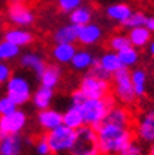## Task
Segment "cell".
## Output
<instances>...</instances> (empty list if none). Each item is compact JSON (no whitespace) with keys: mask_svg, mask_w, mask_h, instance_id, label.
Segmentation results:
<instances>
[{"mask_svg":"<svg viewBox=\"0 0 154 155\" xmlns=\"http://www.w3.org/2000/svg\"><path fill=\"white\" fill-rule=\"evenodd\" d=\"M108 124H113L119 127H129L132 123V114L130 111L123 106H113L106 116L105 121Z\"/></svg>","mask_w":154,"mask_h":155,"instance_id":"4fadbf2b","label":"cell"},{"mask_svg":"<svg viewBox=\"0 0 154 155\" xmlns=\"http://www.w3.org/2000/svg\"><path fill=\"white\" fill-rule=\"evenodd\" d=\"M86 100L85 97V94L82 93L79 89L77 90H74L72 94H71V103H72V106H78V107H81L82 104H84V102Z\"/></svg>","mask_w":154,"mask_h":155,"instance_id":"d590c367","label":"cell"},{"mask_svg":"<svg viewBox=\"0 0 154 155\" xmlns=\"http://www.w3.org/2000/svg\"><path fill=\"white\" fill-rule=\"evenodd\" d=\"M136 135L143 143H154V109L144 111L136 123Z\"/></svg>","mask_w":154,"mask_h":155,"instance_id":"30bf717a","label":"cell"},{"mask_svg":"<svg viewBox=\"0 0 154 155\" xmlns=\"http://www.w3.org/2000/svg\"><path fill=\"white\" fill-rule=\"evenodd\" d=\"M20 64H21L23 68L31 69L38 78H41V75L44 74L45 66H47V64H45L44 59H43V58H41L38 54H36V52L24 54V55L21 57V59H20Z\"/></svg>","mask_w":154,"mask_h":155,"instance_id":"ac0fdd59","label":"cell"},{"mask_svg":"<svg viewBox=\"0 0 154 155\" xmlns=\"http://www.w3.org/2000/svg\"><path fill=\"white\" fill-rule=\"evenodd\" d=\"M79 28L75 24H67L62 25L54 33L53 40L55 44H74L75 41H78V35H79Z\"/></svg>","mask_w":154,"mask_h":155,"instance_id":"9a60e30c","label":"cell"},{"mask_svg":"<svg viewBox=\"0 0 154 155\" xmlns=\"http://www.w3.org/2000/svg\"><path fill=\"white\" fill-rule=\"evenodd\" d=\"M16 110H17V104L9 96H2L0 97V114L7 116L14 113Z\"/></svg>","mask_w":154,"mask_h":155,"instance_id":"1f68e13d","label":"cell"},{"mask_svg":"<svg viewBox=\"0 0 154 155\" xmlns=\"http://www.w3.org/2000/svg\"><path fill=\"white\" fill-rule=\"evenodd\" d=\"M4 41L16 44L17 47H26L34 41V35L31 34V31L24 28H9L4 33Z\"/></svg>","mask_w":154,"mask_h":155,"instance_id":"2e32d148","label":"cell"},{"mask_svg":"<svg viewBox=\"0 0 154 155\" xmlns=\"http://www.w3.org/2000/svg\"><path fill=\"white\" fill-rule=\"evenodd\" d=\"M132 13H133L132 7L126 3H115L108 6V8H106V16L119 24H123L132 16Z\"/></svg>","mask_w":154,"mask_h":155,"instance_id":"7402d4cb","label":"cell"},{"mask_svg":"<svg viewBox=\"0 0 154 155\" xmlns=\"http://www.w3.org/2000/svg\"><path fill=\"white\" fill-rule=\"evenodd\" d=\"M99 155H101V154H99Z\"/></svg>","mask_w":154,"mask_h":155,"instance_id":"f6af8a7d","label":"cell"},{"mask_svg":"<svg viewBox=\"0 0 154 155\" xmlns=\"http://www.w3.org/2000/svg\"><path fill=\"white\" fill-rule=\"evenodd\" d=\"M98 65L101 66L106 74H109L110 76H112L115 72H118L119 69L125 68V66L122 65V62H120V58H119L118 52H113V51L105 52L101 58H98Z\"/></svg>","mask_w":154,"mask_h":155,"instance_id":"d6986e66","label":"cell"},{"mask_svg":"<svg viewBox=\"0 0 154 155\" xmlns=\"http://www.w3.org/2000/svg\"><path fill=\"white\" fill-rule=\"evenodd\" d=\"M0 49H2V58L3 59H13L20 52V47H17L16 44H12L9 41L0 42Z\"/></svg>","mask_w":154,"mask_h":155,"instance_id":"4dcf8cb0","label":"cell"},{"mask_svg":"<svg viewBox=\"0 0 154 155\" xmlns=\"http://www.w3.org/2000/svg\"><path fill=\"white\" fill-rule=\"evenodd\" d=\"M12 3H24L26 0H10Z\"/></svg>","mask_w":154,"mask_h":155,"instance_id":"b9f144b4","label":"cell"},{"mask_svg":"<svg viewBox=\"0 0 154 155\" xmlns=\"http://www.w3.org/2000/svg\"><path fill=\"white\" fill-rule=\"evenodd\" d=\"M132 83L137 97H143L147 90V72L142 68L132 71Z\"/></svg>","mask_w":154,"mask_h":155,"instance_id":"484cf974","label":"cell"},{"mask_svg":"<svg viewBox=\"0 0 154 155\" xmlns=\"http://www.w3.org/2000/svg\"><path fill=\"white\" fill-rule=\"evenodd\" d=\"M147 18L149 17L142 12H133L132 16L127 18V20L123 23V27L127 30H132V28H136V27H143V25L147 24Z\"/></svg>","mask_w":154,"mask_h":155,"instance_id":"f546056e","label":"cell"},{"mask_svg":"<svg viewBox=\"0 0 154 155\" xmlns=\"http://www.w3.org/2000/svg\"><path fill=\"white\" fill-rule=\"evenodd\" d=\"M147 49H149V54H150V57L154 58V40L150 41V44L147 45Z\"/></svg>","mask_w":154,"mask_h":155,"instance_id":"f35d334b","label":"cell"},{"mask_svg":"<svg viewBox=\"0 0 154 155\" xmlns=\"http://www.w3.org/2000/svg\"><path fill=\"white\" fill-rule=\"evenodd\" d=\"M101 155H119L133 141V131L129 127H119L102 123L96 128Z\"/></svg>","mask_w":154,"mask_h":155,"instance_id":"6da1fadb","label":"cell"},{"mask_svg":"<svg viewBox=\"0 0 154 155\" xmlns=\"http://www.w3.org/2000/svg\"><path fill=\"white\" fill-rule=\"evenodd\" d=\"M62 124L69 127V128H72V130H78V128H81L82 126H85L81 107L72 106V104H71V107L62 114Z\"/></svg>","mask_w":154,"mask_h":155,"instance_id":"cb8c5ba5","label":"cell"},{"mask_svg":"<svg viewBox=\"0 0 154 155\" xmlns=\"http://www.w3.org/2000/svg\"><path fill=\"white\" fill-rule=\"evenodd\" d=\"M0 116H2V114H0Z\"/></svg>","mask_w":154,"mask_h":155,"instance_id":"ee69618b","label":"cell"},{"mask_svg":"<svg viewBox=\"0 0 154 155\" xmlns=\"http://www.w3.org/2000/svg\"><path fill=\"white\" fill-rule=\"evenodd\" d=\"M82 4V0H58V8L62 13H72Z\"/></svg>","mask_w":154,"mask_h":155,"instance_id":"d6a6232c","label":"cell"},{"mask_svg":"<svg viewBox=\"0 0 154 155\" xmlns=\"http://www.w3.org/2000/svg\"><path fill=\"white\" fill-rule=\"evenodd\" d=\"M108 45H109L110 51H113V52H120L123 49L132 47L129 37L125 35V34H115V35H112L109 38V41H108Z\"/></svg>","mask_w":154,"mask_h":155,"instance_id":"f1b7e54d","label":"cell"},{"mask_svg":"<svg viewBox=\"0 0 154 155\" xmlns=\"http://www.w3.org/2000/svg\"><path fill=\"white\" fill-rule=\"evenodd\" d=\"M112 79H113L115 97L125 106L133 104L137 96L132 83V72L129 71V68H122L118 72H115L112 75Z\"/></svg>","mask_w":154,"mask_h":155,"instance_id":"3957f363","label":"cell"},{"mask_svg":"<svg viewBox=\"0 0 154 155\" xmlns=\"http://www.w3.org/2000/svg\"><path fill=\"white\" fill-rule=\"evenodd\" d=\"M34 145H36V151L38 155H51V148H50L48 141H47V134L41 135Z\"/></svg>","mask_w":154,"mask_h":155,"instance_id":"836d02e7","label":"cell"},{"mask_svg":"<svg viewBox=\"0 0 154 155\" xmlns=\"http://www.w3.org/2000/svg\"><path fill=\"white\" fill-rule=\"evenodd\" d=\"M62 76V71L57 64H48L45 66L44 74L41 75L40 81H41V86L48 87V89H54L55 86L60 83Z\"/></svg>","mask_w":154,"mask_h":155,"instance_id":"44dd1931","label":"cell"},{"mask_svg":"<svg viewBox=\"0 0 154 155\" xmlns=\"http://www.w3.org/2000/svg\"><path fill=\"white\" fill-rule=\"evenodd\" d=\"M27 123L24 111L17 109L14 113L7 116H0V137L7 134H19Z\"/></svg>","mask_w":154,"mask_h":155,"instance_id":"9c48e42d","label":"cell"},{"mask_svg":"<svg viewBox=\"0 0 154 155\" xmlns=\"http://www.w3.org/2000/svg\"><path fill=\"white\" fill-rule=\"evenodd\" d=\"M0 59H3V58H2V49H0Z\"/></svg>","mask_w":154,"mask_h":155,"instance_id":"7bdbcfd3","label":"cell"},{"mask_svg":"<svg viewBox=\"0 0 154 155\" xmlns=\"http://www.w3.org/2000/svg\"><path fill=\"white\" fill-rule=\"evenodd\" d=\"M47 141L51 148V154L60 155L72 150L74 144L77 141V130H72L67 126H60L55 130L48 131Z\"/></svg>","mask_w":154,"mask_h":155,"instance_id":"277c9868","label":"cell"},{"mask_svg":"<svg viewBox=\"0 0 154 155\" xmlns=\"http://www.w3.org/2000/svg\"><path fill=\"white\" fill-rule=\"evenodd\" d=\"M113 106L116 104H115V97L112 94H108L103 99H86L81 106L85 126H91L96 130L105 121L106 116Z\"/></svg>","mask_w":154,"mask_h":155,"instance_id":"7a4b0ae2","label":"cell"},{"mask_svg":"<svg viewBox=\"0 0 154 155\" xmlns=\"http://www.w3.org/2000/svg\"><path fill=\"white\" fill-rule=\"evenodd\" d=\"M147 155H154V143L151 144V147H150V150H149V154Z\"/></svg>","mask_w":154,"mask_h":155,"instance_id":"ab89813d","label":"cell"},{"mask_svg":"<svg viewBox=\"0 0 154 155\" xmlns=\"http://www.w3.org/2000/svg\"><path fill=\"white\" fill-rule=\"evenodd\" d=\"M69 21L71 24H75L78 27L89 24L92 21V10L88 6H79L72 13H69Z\"/></svg>","mask_w":154,"mask_h":155,"instance_id":"4316f807","label":"cell"},{"mask_svg":"<svg viewBox=\"0 0 154 155\" xmlns=\"http://www.w3.org/2000/svg\"><path fill=\"white\" fill-rule=\"evenodd\" d=\"M7 18L12 24L23 28L31 25L36 20V16L26 3H12L7 7Z\"/></svg>","mask_w":154,"mask_h":155,"instance_id":"ba28073f","label":"cell"},{"mask_svg":"<svg viewBox=\"0 0 154 155\" xmlns=\"http://www.w3.org/2000/svg\"><path fill=\"white\" fill-rule=\"evenodd\" d=\"M102 35H103V31H102L101 27L98 24L89 23V24L82 25L81 28H79L78 41H79V44L85 45V47H89V45L98 44L102 40Z\"/></svg>","mask_w":154,"mask_h":155,"instance_id":"7c38bea8","label":"cell"},{"mask_svg":"<svg viewBox=\"0 0 154 155\" xmlns=\"http://www.w3.org/2000/svg\"><path fill=\"white\" fill-rule=\"evenodd\" d=\"M10 78H12V69H10V66H9L7 64H4V62H0V85L4 83V82H7Z\"/></svg>","mask_w":154,"mask_h":155,"instance_id":"8d00e7d4","label":"cell"},{"mask_svg":"<svg viewBox=\"0 0 154 155\" xmlns=\"http://www.w3.org/2000/svg\"><path fill=\"white\" fill-rule=\"evenodd\" d=\"M37 120H38V124L47 131H53L57 127L62 126V114L60 111L51 110V109L40 110V113L37 116Z\"/></svg>","mask_w":154,"mask_h":155,"instance_id":"5bb4252c","label":"cell"},{"mask_svg":"<svg viewBox=\"0 0 154 155\" xmlns=\"http://www.w3.org/2000/svg\"><path fill=\"white\" fill-rule=\"evenodd\" d=\"M79 90L85 94L86 99H103L110 94V83L109 81L88 72L79 83Z\"/></svg>","mask_w":154,"mask_h":155,"instance_id":"8992f818","label":"cell"},{"mask_svg":"<svg viewBox=\"0 0 154 155\" xmlns=\"http://www.w3.org/2000/svg\"><path fill=\"white\" fill-rule=\"evenodd\" d=\"M119 58H120V62L125 68H130V66H134L140 59V54H139V49L134 48V47H129V48L123 49L120 52H118Z\"/></svg>","mask_w":154,"mask_h":155,"instance_id":"83f0119b","label":"cell"},{"mask_svg":"<svg viewBox=\"0 0 154 155\" xmlns=\"http://www.w3.org/2000/svg\"><path fill=\"white\" fill-rule=\"evenodd\" d=\"M151 31L147 28L146 25H143V27H136V28H132L129 30V34H127V37L130 40V44L132 47L134 48H144L147 45L150 44L151 41Z\"/></svg>","mask_w":154,"mask_h":155,"instance_id":"e0dca14e","label":"cell"},{"mask_svg":"<svg viewBox=\"0 0 154 155\" xmlns=\"http://www.w3.org/2000/svg\"><path fill=\"white\" fill-rule=\"evenodd\" d=\"M3 24H4V17H3V14L0 13V28L3 27Z\"/></svg>","mask_w":154,"mask_h":155,"instance_id":"60d3db41","label":"cell"},{"mask_svg":"<svg viewBox=\"0 0 154 155\" xmlns=\"http://www.w3.org/2000/svg\"><path fill=\"white\" fill-rule=\"evenodd\" d=\"M146 27L149 30H150L151 33H154V17H149L147 18V24H146Z\"/></svg>","mask_w":154,"mask_h":155,"instance_id":"74e56055","label":"cell"},{"mask_svg":"<svg viewBox=\"0 0 154 155\" xmlns=\"http://www.w3.org/2000/svg\"><path fill=\"white\" fill-rule=\"evenodd\" d=\"M24 138L19 134L0 137V155H21Z\"/></svg>","mask_w":154,"mask_h":155,"instance_id":"8fae6325","label":"cell"},{"mask_svg":"<svg viewBox=\"0 0 154 155\" xmlns=\"http://www.w3.org/2000/svg\"><path fill=\"white\" fill-rule=\"evenodd\" d=\"M71 155H99L96 130L91 126H82L77 130V141L74 144Z\"/></svg>","mask_w":154,"mask_h":155,"instance_id":"5b68a950","label":"cell"},{"mask_svg":"<svg viewBox=\"0 0 154 155\" xmlns=\"http://www.w3.org/2000/svg\"><path fill=\"white\" fill-rule=\"evenodd\" d=\"M6 96H9L17 106H23L31 99V86L23 76H12L7 81Z\"/></svg>","mask_w":154,"mask_h":155,"instance_id":"52a82bcc","label":"cell"},{"mask_svg":"<svg viewBox=\"0 0 154 155\" xmlns=\"http://www.w3.org/2000/svg\"><path fill=\"white\" fill-rule=\"evenodd\" d=\"M54 97V89H48L44 86H40L37 92L33 96V103L38 110H47L51 104V100Z\"/></svg>","mask_w":154,"mask_h":155,"instance_id":"d4e9b609","label":"cell"},{"mask_svg":"<svg viewBox=\"0 0 154 155\" xmlns=\"http://www.w3.org/2000/svg\"><path fill=\"white\" fill-rule=\"evenodd\" d=\"M119 155H144V150H143L142 144H139L137 141L133 140Z\"/></svg>","mask_w":154,"mask_h":155,"instance_id":"e575fe53","label":"cell"},{"mask_svg":"<svg viewBox=\"0 0 154 155\" xmlns=\"http://www.w3.org/2000/svg\"><path fill=\"white\" fill-rule=\"evenodd\" d=\"M95 59L96 58L93 57L92 52L86 49H78L71 61V65L75 71H89L95 64Z\"/></svg>","mask_w":154,"mask_h":155,"instance_id":"603a6c76","label":"cell"},{"mask_svg":"<svg viewBox=\"0 0 154 155\" xmlns=\"http://www.w3.org/2000/svg\"><path fill=\"white\" fill-rule=\"evenodd\" d=\"M77 51L74 44H55L51 49V57L60 64H71Z\"/></svg>","mask_w":154,"mask_h":155,"instance_id":"ffe728a7","label":"cell"}]
</instances>
